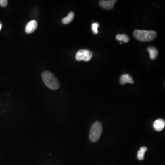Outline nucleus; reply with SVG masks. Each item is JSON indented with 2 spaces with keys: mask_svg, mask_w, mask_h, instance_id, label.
<instances>
[{
  "mask_svg": "<svg viewBox=\"0 0 165 165\" xmlns=\"http://www.w3.org/2000/svg\"><path fill=\"white\" fill-rule=\"evenodd\" d=\"M120 44H122V42H120Z\"/></svg>",
  "mask_w": 165,
  "mask_h": 165,
  "instance_id": "dca6fc26",
  "label": "nucleus"
},
{
  "mask_svg": "<svg viewBox=\"0 0 165 165\" xmlns=\"http://www.w3.org/2000/svg\"><path fill=\"white\" fill-rule=\"evenodd\" d=\"M117 1L116 0H108V1H100L99 5L104 9L111 10L114 7L115 4Z\"/></svg>",
  "mask_w": 165,
  "mask_h": 165,
  "instance_id": "39448f33",
  "label": "nucleus"
},
{
  "mask_svg": "<svg viewBox=\"0 0 165 165\" xmlns=\"http://www.w3.org/2000/svg\"><path fill=\"white\" fill-rule=\"evenodd\" d=\"M99 26V24L98 23H94L92 25V30L93 33L95 34H98V28Z\"/></svg>",
  "mask_w": 165,
  "mask_h": 165,
  "instance_id": "ddd939ff",
  "label": "nucleus"
},
{
  "mask_svg": "<svg viewBox=\"0 0 165 165\" xmlns=\"http://www.w3.org/2000/svg\"><path fill=\"white\" fill-rule=\"evenodd\" d=\"M133 35L137 40L147 42L154 40L157 36V33L154 31L136 30L133 31Z\"/></svg>",
  "mask_w": 165,
  "mask_h": 165,
  "instance_id": "f257e3e1",
  "label": "nucleus"
},
{
  "mask_svg": "<svg viewBox=\"0 0 165 165\" xmlns=\"http://www.w3.org/2000/svg\"><path fill=\"white\" fill-rule=\"evenodd\" d=\"M147 150V148L146 147H142L140 150L138 152L137 158L140 161H142L145 158V153Z\"/></svg>",
  "mask_w": 165,
  "mask_h": 165,
  "instance_id": "9b49d317",
  "label": "nucleus"
},
{
  "mask_svg": "<svg viewBox=\"0 0 165 165\" xmlns=\"http://www.w3.org/2000/svg\"><path fill=\"white\" fill-rule=\"evenodd\" d=\"M8 4L7 0H0V6L2 7H6Z\"/></svg>",
  "mask_w": 165,
  "mask_h": 165,
  "instance_id": "4468645a",
  "label": "nucleus"
},
{
  "mask_svg": "<svg viewBox=\"0 0 165 165\" xmlns=\"http://www.w3.org/2000/svg\"><path fill=\"white\" fill-rule=\"evenodd\" d=\"M116 40L119 41H123L124 43H127L129 41V37L128 35L125 34H118L116 37Z\"/></svg>",
  "mask_w": 165,
  "mask_h": 165,
  "instance_id": "f8f14e48",
  "label": "nucleus"
},
{
  "mask_svg": "<svg viewBox=\"0 0 165 165\" xmlns=\"http://www.w3.org/2000/svg\"><path fill=\"white\" fill-rule=\"evenodd\" d=\"M147 50L149 53V57L150 59L155 60L157 58L158 55V51L156 48L153 47H149L147 48Z\"/></svg>",
  "mask_w": 165,
  "mask_h": 165,
  "instance_id": "1a4fd4ad",
  "label": "nucleus"
},
{
  "mask_svg": "<svg viewBox=\"0 0 165 165\" xmlns=\"http://www.w3.org/2000/svg\"><path fill=\"white\" fill-rule=\"evenodd\" d=\"M2 24H1V22H0V31L1 30V28H2Z\"/></svg>",
  "mask_w": 165,
  "mask_h": 165,
  "instance_id": "2eb2a0df",
  "label": "nucleus"
},
{
  "mask_svg": "<svg viewBox=\"0 0 165 165\" xmlns=\"http://www.w3.org/2000/svg\"><path fill=\"white\" fill-rule=\"evenodd\" d=\"M42 78L45 84L49 88L53 90L59 88L60 86L59 81L51 72L47 71L43 72Z\"/></svg>",
  "mask_w": 165,
  "mask_h": 165,
  "instance_id": "f03ea898",
  "label": "nucleus"
},
{
  "mask_svg": "<svg viewBox=\"0 0 165 165\" xmlns=\"http://www.w3.org/2000/svg\"><path fill=\"white\" fill-rule=\"evenodd\" d=\"M165 126V121L162 119H158L156 120L153 123L154 129L157 131H161L164 129Z\"/></svg>",
  "mask_w": 165,
  "mask_h": 165,
  "instance_id": "0eeeda50",
  "label": "nucleus"
},
{
  "mask_svg": "<svg viewBox=\"0 0 165 165\" xmlns=\"http://www.w3.org/2000/svg\"><path fill=\"white\" fill-rule=\"evenodd\" d=\"M38 23L35 20H31L28 22L25 27V32L28 34H31L36 30L37 28Z\"/></svg>",
  "mask_w": 165,
  "mask_h": 165,
  "instance_id": "423d86ee",
  "label": "nucleus"
},
{
  "mask_svg": "<svg viewBox=\"0 0 165 165\" xmlns=\"http://www.w3.org/2000/svg\"><path fill=\"white\" fill-rule=\"evenodd\" d=\"M93 55L92 52L88 49H81L78 51L76 54L75 58L78 61H84L88 62L91 60Z\"/></svg>",
  "mask_w": 165,
  "mask_h": 165,
  "instance_id": "20e7f679",
  "label": "nucleus"
},
{
  "mask_svg": "<svg viewBox=\"0 0 165 165\" xmlns=\"http://www.w3.org/2000/svg\"><path fill=\"white\" fill-rule=\"evenodd\" d=\"M102 132V126L99 122L94 123L91 128L89 133V139L93 142L97 141Z\"/></svg>",
  "mask_w": 165,
  "mask_h": 165,
  "instance_id": "7ed1b4c3",
  "label": "nucleus"
},
{
  "mask_svg": "<svg viewBox=\"0 0 165 165\" xmlns=\"http://www.w3.org/2000/svg\"><path fill=\"white\" fill-rule=\"evenodd\" d=\"M120 83L121 85H124L126 83H130V84H133L134 81L133 80L132 77L130 76V75L128 74L122 75L121 76L120 79Z\"/></svg>",
  "mask_w": 165,
  "mask_h": 165,
  "instance_id": "6e6552de",
  "label": "nucleus"
},
{
  "mask_svg": "<svg viewBox=\"0 0 165 165\" xmlns=\"http://www.w3.org/2000/svg\"><path fill=\"white\" fill-rule=\"evenodd\" d=\"M74 12H70L67 17L62 19V23L65 24H69L74 20Z\"/></svg>",
  "mask_w": 165,
  "mask_h": 165,
  "instance_id": "9d476101",
  "label": "nucleus"
}]
</instances>
